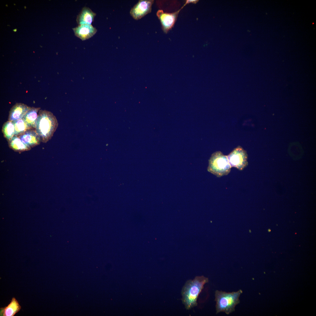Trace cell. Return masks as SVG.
<instances>
[{
    "label": "cell",
    "instance_id": "obj_1",
    "mask_svg": "<svg viewBox=\"0 0 316 316\" xmlns=\"http://www.w3.org/2000/svg\"><path fill=\"white\" fill-rule=\"evenodd\" d=\"M209 281L208 278L203 275L197 276L193 279L186 281L181 291V301L186 309L189 310L197 306L198 296Z\"/></svg>",
    "mask_w": 316,
    "mask_h": 316
},
{
    "label": "cell",
    "instance_id": "obj_2",
    "mask_svg": "<svg viewBox=\"0 0 316 316\" xmlns=\"http://www.w3.org/2000/svg\"><path fill=\"white\" fill-rule=\"evenodd\" d=\"M57 119L51 112L40 109L38 112L35 130L41 142L46 143L53 136L58 127Z\"/></svg>",
    "mask_w": 316,
    "mask_h": 316
},
{
    "label": "cell",
    "instance_id": "obj_3",
    "mask_svg": "<svg viewBox=\"0 0 316 316\" xmlns=\"http://www.w3.org/2000/svg\"><path fill=\"white\" fill-rule=\"evenodd\" d=\"M242 293L241 289L231 292L216 290L214 294L216 314L223 312L229 315L234 312L235 307L240 303L239 298Z\"/></svg>",
    "mask_w": 316,
    "mask_h": 316
},
{
    "label": "cell",
    "instance_id": "obj_4",
    "mask_svg": "<svg viewBox=\"0 0 316 316\" xmlns=\"http://www.w3.org/2000/svg\"><path fill=\"white\" fill-rule=\"evenodd\" d=\"M231 168L227 156L220 151H217L212 154L209 160L207 169L209 172L219 177L228 175Z\"/></svg>",
    "mask_w": 316,
    "mask_h": 316
},
{
    "label": "cell",
    "instance_id": "obj_5",
    "mask_svg": "<svg viewBox=\"0 0 316 316\" xmlns=\"http://www.w3.org/2000/svg\"><path fill=\"white\" fill-rule=\"evenodd\" d=\"M227 156L231 167H235L241 171L248 164L247 152L240 146L235 148Z\"/></svg>",
    "mask_w": 316,
    "mask_h": 316
},
{
    "label": "cell",
    "instance_id": "obj_6",
    "mask_svg": "<svg viewBox=\"0 0 316 316\" xmlns=\"http://www.w3.org/2000/svg\"><path fill=\"white\" fill-rule=\"evenodd\" d=\"M152 0H141L134 6L130 11V14L135 20H138L151 11Z\"/></svg>",
    "mask_w": 316,
    "mask_h": 316
},
{
    "label": "cell",
    "instance_id": "obj_7",
    "mask_svg": "<svg viewBox=\"0 0 316 316\" xmlns=\"http://www.w3.org/2000/svg\"><path fill=\"white\" fill-rule=\"evenodd\" d=\"M181 10L180 9L172 13L164 12L162 10H159L157 13V15L159 20L164 32L167 33L174 27L176 22L178 15Z\"/></svg>",
    "mask_w": 316,
    "mask_h": 316
},
{
    "label": "cell",
    "instance_id": "obj_8",
    "mask_svg": "<svg viewBox=\"0 0 316 316\" xmlns=\"http://www.w3.org/2000/svg\"><path fill=\"white\" fill-rule=\"evenodd\" d=\"M75 36L82 41L88 40L93 37L97 30L92 25L81 24L72 28Z\"/></svg>",
    "mask_w": 316,
    "mask_h": 316
},
{
    "label": "cell",
    "instance_id": "obj_9",
    "mask_svg": "<svg viewBox=\"0 0 316 316\" xmlns=\"http://www.w3.org/2000/svg\"><path fill=\"white\" fill-rule=\"evenodd\" d=\"M30 107L21 103H17L11 109L8 121H12L22 119Z\"/></svg>",
    "mask_w": 316,
    "mask_h": 316
},
{
    "label": "cell",
    "instance_id": "obj_10",
    "mask_svg": "<svg viewBox=\"0 0 316 316\" xmlns=\"http://www.w3.org/2000/svg\"><path fill=\"white\" fill-rule=\"evenodd\" d=\"M18 137L25 144L31 148L39 145L41 142L40 138L35 129L28 130Z\"/></svg>",
    "mask_w": 316,
    "mask_h": 316
},
{
    "label": "cell",
    "instance_id": "obj_11",
    "mask_svg": "<svg viewBox=\"0 0 316 316\" xmlns=\"http://www.w3.org/2000/svg\"><path fill=\"white\" fill-rule=\"evenodd\" d=\"M96 13L90 8L87 7H83L77 16L76 21L79 25H91L93 21Z\"/></svg>",
    "mask_w": 316,
    "mask_h": 316
},
{
    "label": "cell",
    "instance_id": "obj_12",
    "mask_svg": "<svg viewBox=\"0 0 316 316\" xmlns=\"http://www.w3.org/2000/svg\"><path fill=\"white\" fill-rule=\"evenodd\" d=\"M40 109V107H30L22 118L30 129H35L38 112Z\"/></svg>",
    "mask_w": 316,
    "mask_h": 316
},
{
    "label": "cell",
    "instance_id": "obj_13",
    "mask_svg": "<svg viewBox=\"0 0 316 316\" xmlns=\"http://www.w3.org/2000/svg\"><path fill=\"white\" fill-rule=\"evenodd\" d=\"M21 306L14 297H13L11 302L6 306L0 308V315L1 316H13L20 311Z\"/></svg>",
    "mask_w": 316,
    "mask_h": 316
},
{
    "label": "cell",
    "instance_id": "obj_14",
    "mask_svg": "<svg viewBox=\"0 0 316 316\" xmlns=\"http://www.w3.org/2000/svg\"><path fill=\"white\" fill-rule=\"evenodd\" d=\"M8 144L10 148L18 152L29 150L31 149L25 144L18 136H13L8 141Z\"/></svg>",
    "mask_w": 316,
    "mask_h": 316
},
{
    "label": "cell",
    "instance_id": "obj_15",
    "mask_svg": "<svg viewBox=\"0 0 316 316\" xmlns=\"http://www.w3.org/2000/svg\"><path fill=\"white\" fill-rule=\"evenodd\" d=\"M14 127L12 121H8L2 127V132L4 137L8 141L14 136Z\"/></svg>",
    "mask_w": 316,
    "mask_h": 316
},
{
    "label": "cell",
    "instance_id": "obj_16",
    "mask_svg": "<svg viewBox=\"0 0 316 316\" xmlns=\"http://www.w3.org/2000/svg\"><path fill=\"white\" fill-rule=\"evenodd\" d=\"M12 122L14 127V136H18L30 129L22 119L14 121Z\"/></svg>",
    "mask_w": 316,
    "mask_h": 316
},
{
    "label": "cell",
    "instance_id": "obj_17",
    "mask_svg": "<svg viewBox=\"0 0 316 316\" xmlns=\"http://www.w3.org/2000/svg\"><path fill=\"white\" fill-rule=\"evenodd\" d=\"M198 1H199L198 0H186V2L185 3L184 5L181 8V9H182V8L185 6L187 4H190V3H193V4H196L197 2H198Z\"/></svg>",
    "mask_w": 316,
    "mask_h": 316
},
{
    "label": "cell",
    "instance_id": "obj_18",
    "mask_svg": "<svg viewBox=\"0 0 316 316\" xmlns=\"http://www.w3.org/2000/svg\"><path fill=\"white\" fill-rule=\"evenodd\" d=\"M17 30V29H14V30H13V31H14V32H16V31Z\"/></svg>",
    "mask_w": 316,
    "mask_h": 316
}]
</instances>
